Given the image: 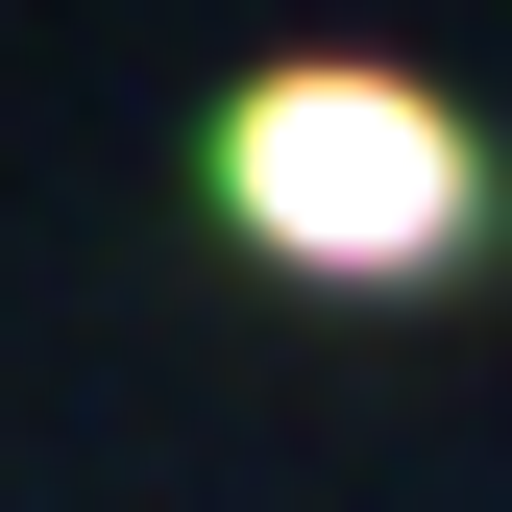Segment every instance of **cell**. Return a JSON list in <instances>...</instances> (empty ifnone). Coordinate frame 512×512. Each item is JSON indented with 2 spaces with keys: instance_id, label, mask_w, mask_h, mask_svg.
<instances>
[{
  "instance_id": "obj_1",
  "label": "cell",
  "mask_w": 512,
  "mask_h": 512,
  "mask_svg": "<svg viewBox=\"0 0 512 512\" xmlns=\"http://www.w3.org/2000/svg\"><path fill=\"white\" fill-rule=\"evenodd\" d=\"M220 220L269 244V269L415 293L439 244L488 220V171H464V122H439L415 74H244V122H220Z\"/></svg>"
}]
</instances>
